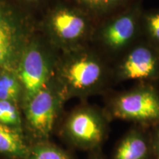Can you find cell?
Here are the masks:
<instances>
[{"label":"cell","mask_w":159,"mask_h":159,"mask_svg":"<svg viewBox=\"0 0 159 159\" xmlns=\"http://www.w3.org/2000/svg\"><path fill=\"white\" fill-rule=\"evenodd\" d=\"M66 100L55 76L34 96L22 105L25 125L37 142L47 141Z\"/></svg>","instance_id":"3"},{"label":"cell","mask_w":159,"mask_h":159,"mask_svg":"<svg viewBox=\"0 0 159 159\" xmlns=\"http://www.w3.org/2000/svg\"><path fill=\"white\" fill-rule=\"evenodd\" d=\"M141 25L143 26L148 42L159 49V9L142 14Z\"/></svg>","instance_id":"16"},{"label":"cell","mask_w":159,"mask_h":159,"mask_svg":"<svg viewBox=\"0 0 159 159\" xmlns=\"http://www.w3.org/2000/svg\"><path fill=\"white\" fill-rule=\"evenodd\" d=\"M0 123L24 133L19 105L11 101L0 100Z\"/></svg>","instance_id":"14"},{"label":"cell","mask_w":159,"mask_h":159,"mask_svg":"<svg viewBox=\"0 0 159 159\" xmlns=\"http://www.w3.org/2000/svg\"><path fill=\"white\" fill-rule=\"evenodd\" d=\"M45 29L52 43L65 52L83 47L91 24L88 13L78 7L59 4L47 15Z\"/></svg>","instance_id":"2"},{"label":"cell","mask_w":159,"mask_h":159,"mask_svg":"<svg viewBox=\"0 0 159 159\" xmlns=\"http://www.w3.org/2000/svg\"><path fill=\"white\" fill-rule=\"evenodd\" d=\"M25 159H72L65 150L47 141L37 142Z\"/></svg>","instance_id":"13"},{"label":"cell","mask_w":159,"mask_h":159,"mask_svg":"<svg viewBox=\"0 0 159 159\" xmlns=\"http://www.w3.org/2000/svg\"><path fill=\"white\" fill-rule=\"evenodd\" d=\"M77 7L88 14H103L121 7L129 0H73Z\"/></svg>","instance_id":"15"},{"label":"cell","mask_w":159,"mask_h":159,"mask_svg":"<svg viewBox=\"0 0 159 159\" xmlns=\"http://www.w3.org/2000/svg\"><path fill=\"white\" fill-rule=\"evenodd\" d=\"M106 122L96 108L88 105L71 111L63 125L64 136L83 150H93L102 144L106 135Z\"/></svg>","instance_id":"7"},{"label":"cell","mask_w":159,"mask_h":159,"mask_svg":"<svg viewBox=\"0 0 159 159\" xmlns=\"http://www.w3.org/2000/svg\"><path fill=\"white\" fill-rule=\"evenodd\" d=\"M92 159H101V158H99V157H97V156H95V157H94V158H93Z\"/></svg>","instance_id":"19"},{"label":"cell","mask_w":159,"mask_h":159,"mask_svg":"<svg viewBox=\"0 0 159 159\" xmlns=\"http://www.w3.org/2000/svg\"><path fill=\"white\" fill-rule=\"evenodd\" d=\"M142 8L139 3L111 18L99 29L97 39L108 50L116 52L128 48L141 27Z\"/></svg>","instance_id":"8"},{"label":"cell","mask_w":159,"mask_h":159,"mask_svg":"<svg viewBox=\"0 0 159 159\" xmlns=\"http://www.w3.org/2000/svg\"><path fill=\"white\" fill-rule=\"evenodd\" d=\"M149 144L142 131L131 130L122 139L113 159H148Z\"/></svg>","instance_id":"10"},{"label":"cell","mask_w":159,"mask_h":159,"mask_svg":"<svg viewBox=\"0 0 159 159\" xmlns=\"http://www.w3.org/2000/svg\"><path fill=\"white\" fill-rule=\"evenodd\" d=\"M32 39L26 18L7 0H0V70L16 69Z\"/></svg>","instance_id":"5"},{"label":"cell","mask_w":159,"mask_h":159,"mask_svg":"<svg viewBox=\"0 0 159 159\" xmlns=\"http://www.w3.org/2000/svg\"><path fill=\"white\" fill-rule=\"evenodd\" d=\"M152 144H153V148L155 152H156V154L158 158V159H159V125H158L156 130H155Z\"/></svg>","instance_id":"17"},{"label":"cell","mask_w":159,"mask_h":159,"mask_svg":"<svg viewBox=\"0 0 159 159\" xmlns=\"http://www.w3.org/2000/svg\"><path fill=\"white\" fill-rule=\"evenodd\" d=\"M116 119L142 125H159V93L150 83L119 94L110 103Z\"/></svg>","instance_id":"6"},{"label":"cell","mask_w":159,"mask_h":159,"mask_svg":"<svg viewBox=\"0 0 159 159\" xmlns=\"http://www.w3.org/2000/svg\"><path fill=\"white\" fill-rule=\"evenodd\" d=\"M55 78L66 99L85 97L103 89L107 80V69L94 52L82 47L65 52L56 62Z\"/></svg>","instance_id":"1"},{"label":"cell","mask_w":159,"mask_h":159,"mask_svg":"<svg viewBox=\"0 0 159 159\" xmlns=\"http://www.w3.org/2000/svg\"><path fill=\"white\" fill-rule=\"evenodd\" d=\"M29 150L23 132L0 123V154L12 159H25Z\"/></svg>","instance_id":"11"},{"label":"cell","mask_w":159,"mask_h":159,"mask_svg":"<svg viewBox=\"0 0 159 159\" xmlns=\"http://www.w3.org/2000/svg\"><path fill=\"white\" fill-rule=\"evenodd\" d=\"M22 99V88L16 69L0 70V100L19 105Z\"/></svg>","instance_id":"12"},{"label":"cell","mask_w":159,"mask_h":159,"mask_svg":"<svg viewBox=\"0 0 159 159\" xmlns=\"http://www.w3.org/2000/svg\"><path fill=\"white\" fill-rule=\"evenodd\" d=\"M121 80H137L153 82L159 79V49L148 41L139 43L123 57L117 67Z\"/></svg>","instance_id":"9"},{"label":"cell","mask_w":159,"mask_h":159,"mask_svg":"<svg viewBox=\"0 0 159 159\" xmlns=\"http://www.w3.org/2000/svg\"><path fill=\"white\" fill-rule=\"evenodd\" d=\"M19 1L22 2L24 3L29 4V5H35V4L40 3L43 0H19Z\"/></svg>","instance_id":"18"},{"label":"cell","mask_w":159,"mask_h":159,"mask_svg":"<svg viewBox=\"0 0 159 159\" xmlns=\"http://www.w3.org/2000/svg\"><path fill=\"white\" fill-rule=\"evenodd\" d=\"M56 62L39 40L33 38L30 40L16 67V73L22 88L21 105L54 77Z\"/></svg>","instance_id":"4"}]
</instances>
